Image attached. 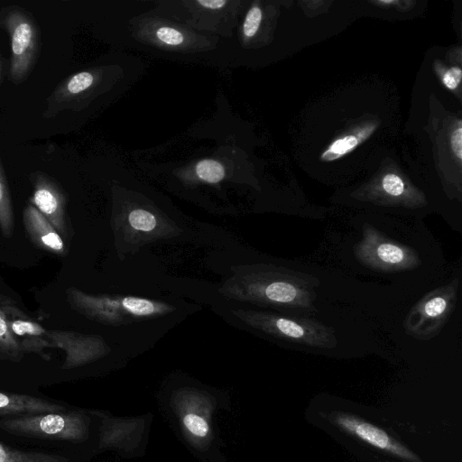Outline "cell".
<instances>
[{
    "instance_id": "1",
    "label": "cell",
    "mask_w": 462,
    "mask_h": 462,
    "mask_svg": "<svg viewBox=\"0 0 462 462\" xmlns=\"http://www.w3.org/2000/svg\"><path fill=\"white\" fill-rule=\"evenodd\" d=\"M232 270L219 289L227 300L294 310L299 317L315 310L316 295L303 273L267 264L239 265Z\"/></svg>"
},
{
    "instance_id": "2",
    "label": "cell",
    "mask_w": 462,
    "mask_h": 462,
    "mask_svg": "<svg viewBox=\"0 0 462 462\" xmlns=\"http://www.w3.org/2000/svg\"><path fill=\"white\" fill-rule=\"evenodd\" d=\"M67 299L73 310L106 325H124L165 316L173 305L152 299L110 294H89L70 287Z\"/></svg>"
},
{
    "instance_id": "3",
    "label": "cell",
    "mask_w": 462,
    "mask_h": 462,
    "mask_svg": "<svg viewBox=\"0 0 462 462\" xmlns=\"http://www.w3.org/2000/svg\"><path fill=\"white\" fill-rule=\"evenodd\" d=\"M233 314L247 327L289 343L318 348H332L337 344L331 328L305 317L244 309Z\"/></svg>"
},
{
    "instance_id": "4",
    "label": "cell",
    "mask_w": 462,
    "mask_h": 462,
    "mask_svg": "<svg viewBox=\"0 0 462 462\" xmlns=\"http://www.w3.org/2000/svg\"><path fill=\"white\" fill-rule=\"evenodd\" d=\"M0 429L25 437L80 441L88 436V420L77 411H61L1 419Z\"/></svg>"
},
{
    "instance_id": "5",
    "label": "cell",
    "mask_w": 462,
    "mask_h": 462,
    "mask_svg": "<svg viewBox=\"0 0 462 462\" xmlns=\"http://www.w3.org/2000/svg\"><path fill=\"white\" fill-rule=\"evenodd\" d=\"M354 255L367 268L384 273L411 271L420 263L413 248L372 227L364 229L354 245Z\"/></svg>"
},
{
    "instance_id": "6",
    "label": "cell",
    "mask_w": 462,
    "mask_h": 462,
    "mask_svg": "<svg viewBox=\"0 0 462 462\" xmlns=\"http://www.w3.org/2000/svg\"><path fill=\"white\" fill-rule=\"evenodd\" d=\"M1 22L10 38V80L20 84L27 79L37 60L41 43L39 27L30 14L17 6L5 9Z\"/></svg>"
},
{
    "instance_id": "7",
    "label": "cell",
    "mask_w": 462,
    "mask_h": 462,
    "mask_svg": "<svg viewBox=\"0 0 462 462\" xmlns=\"http://www.w3.org/2000/svg\"><path fill=\"white\" fill-rule=\"evenodd\" d=\"M458 286V279H453L417 301L404 319L405 333L420 340L438 336L456 308Z\"/></svg>"
},
{
    "instance_id": "8",
    "label": "cell",
    "mask_w": 462,
    "mask_h": 462,
    "mask_svg": "<svg viewBox=\"0 0 462 462\" xmlns=\"http://www.w3.org/2000/svg\"><path fill=\"white\" fill-rule=\"evenodd\" d=\"M343 431L386 453L409 462H421L420 458L381 428L349 413L334 411L328 418Z\"/></svg>"
},
{
    "instance_id": "9",
    "label": "cell",
    "mask_w": 462,
    "mask_h": 462,
    "mask_svg": "<svg viewBox=\"0 0 462 462\" xmlns=\"http://www.w3.org/2000/svg\"><path fill=\"white\" fill-rule=\"evenodd\" d=\"M100 73L96 69H87L72 74L62 81L46 99L44 118H52L63 111L80 109L99 83Z\"/></svg>"
},
{
    "instance_id": "10",
    "label": "cell",
    "mask_w": 462,
    "mask_h": 462,
    "mask_svg": "<svg viewBox=\"0 0 462 462\" xmlns=\"http://www.w3.org/2000/svg\"><path fill=\"white\" fill-rule=\"evenodd\" d=\"M51 347L62 349L65 360L62 369H71L92 362L109 352L102 337L73 331L47 330Z\"/></svg>"
},
{
    "instance_id": "11",
    "label": "cell",
    "mask_w": 462,
    "mask_h": 462,
    "mask_svg": "<svg viewBox=\"0 0 462 462\" xmlns=\"http://www.w3.org/2000/svg\"><path fill=\"white\" fill-rule=\"evenodd\" d=\"M31 202L61 236L67 234L66 198L58 183L42 172L31 175Z\"/></svg>"
},
{
    "instance_id": "12",
    "label": "cell",
    "mask_w": 462,
    "mask_h": 462,
    "mask_svg": "<svg viewBox=\"0 0 462 462\" xmlns=\"http://www.w3.org/2000/svg\"><path fill=\"white\" fill-rule=\"evenodd\" d=\"M128 241L147 242L176 235V228L159 215L148 208L134 207L124 213L117 224Z\"/></svg>"
},
{
    "instance_id": "13",
    "label": "cell",
    "mask_w": 462,
    "mask_h": 462,
    "mask_svg": "<svg viewBox=\"0 0 462 462\" xmlns=\"http://www.w3.org/2000/svg\"><path fill=\"white\" fill-rule=\"evenodd\" d=\"M8 316L10 330L20 344L23 353L33 352L45 357L44 350L51 348L47 329L20 311L14 306L4 307Z\"/></svg>"
},
{
    "instance_id": "14",
    "label": "cell",
    "mask_w": 462,
    "mask_h": 462,
    "mask_svg": "<svg viewBox=\"0 0 462 462\" xmlns=\"http://www.w3.org/2000/svg\"><path fill=\"white\" fill-rule=\"evenodd\" d=\"M25 229L33 243L40 248L64 254V241L53 226L32 204H28L23 213Z\"/></svg>"
},
{
    "instance_id": "15",
    "label": "cell",
    "mask_w": 462,
    "mask_h": 462,
    "mask_svg": "<svg viewBox=\"0 0 462 462\" xmlns=\"http://www.w3.org/2000/svg\"><path fill=\"white\" fill-rule=\"evenodd\" d=\"M65 411L64 406L28 394L0 392V415H31Z\"/></svg>"
},
{
    "instance_id": "16",
    "label": "cell",
    "mask_w": 462,
    "mask_h": 462,
    "mask_svg": "<svg viewBox=\"0 0 462 462\" xmlns=\"http://www.w3.org/2000/svg\"><path fill=\"white\" fill-rule=\"evenodd\" d=\"M23 354L20 344L10 330L8 316L2 307L0 308V358L20 361Z\"/></svg>"
},
{
    "instance_id": "17",
    "label": "cell",
    "mask_w": 462,
    "mask_h": 462,
    "mask_svg": "<svg viewBox=\"0 0 462 462\" xmlns=\"http://www.w3.org/2000/svg\"><path fill=\"white\" fill-rule=\"evenodd\" d=\"M0 462H68V458L42 452L22 451L0 443Z\"/></svg>"
},
{
    "instance_id": "18",
    "label": "cell",
    "mask_w": 462,
    "mask_h": 462,
    "mask_svg": "<svg viewBox=\"0 0 462 462\" xmlns=\"http://www.w3.org/2000/svg\"><path fill=\"white\" fill-rule=\"evenodd\" d=\"M14 212L5 171L0 160V229L5 237L11 236Z\"/></svg>"
},
{
    "instance_id": "19",
    "label": "cell",
    "mask_w": 462,
    "mask_h": 462,
    "mask_svg": "<svg viewBox=\"0 0 462 462\" xmlns=\"http://www.w3.org/2000/svg\"><path fill=\"white\" fill-rule=\"evenodd\" d=\"M195 173L200 180L210 184L220 182L226 175L224 166L211 159L199 162L195 167Z\"/></svg>"
},
{
    "instance_id": "20",
    "label": "cell",
    "mask_w": 462,
    "mask_h": 462,
    "mask_svg": "<svg viewBox=\"0 0 462 462\" xmlns=\"http://www.w3.org/2000/svg\"><path fill=\"white\" fill-rule=\"evenodd\" d=\"M361 141L355 135H347L333 142L321 154L320 160L330 162L352 152Z\"/></svg>"
},
{
    "instance_id": "21",
    "label": "cell",
    "mask_w": 462,
    "mask_h": 462,
    "mask_svg": "<svg viewBox=\"0 0 462 462\" xmlns=\"http://www.w3.org/2000/svg\"><path fill=\"white\" fill-rule=\"evenodd\" d=\"M182 420L186 430L196 438H205L209 432L207 421L197 414L187 413Z\"/></svg>"
},
{
    "instance_id": "22",
    "label": "cell",
    "mask_w": 462,
    "mask_h": 462,
    "mask_svg": "<svg viewBox=\"0 0 462 462\" xmlns=\"http://www.w3.org/2000/svg\"><path fill=\"white\" fill-rule=\"evenodd\" d=\"M156 39L169 46H178L184 42L185 35L180 30L171 26H160L155 31Z\"/></svg>"
},
{
    "instance_id": "23",
    "label": "cell",
    "mask_w": 462,
    "mask_h": 462,
    "mask_svg": "<svg viewBox=\"0 0 462 462\" xmlns=\"http://www.w3.org/2000/svg\"><path fill=\"white\" fill-rule=\"evenodd\" d=\"M382 189L390 198H402L404 194L405 188L402 180L396 174H386L382 180Z\"/></svg>"
},
{
    "instance_id": "24",
    "label": "cell",
    "mask_w": 462,
    "mask_h": 462,
    "mask_svg": "<svg viewBox=\"0 0 462 462\" xmlns=\"http://www.w3.org/2000/svg\"><path fill=\"white\" fill-rule=\"evenodd\" d=\"M262 11L258 6H253L247 12L244 23L243 34L246 38H252L255 35L262 21Z\"/></svg>"
},
{
    "instance_id": "25",
    "label": "cell",
    "mask_w": 462,
    "mask_h": 462,
    "mask_svg": "<svg viewBox=\"0 0 462 462\" xmlns=\"http://www.w3.org/2000/svg\"><path fill=\"white\" fill-rule=\"evenodd\" d=\"M462 71L458 67H452L443 75L442 80L444 85L449 89H455L460 83Z\"/></svg>"
},
{
    "instance_id": "26",
    "label": "cell",
    "mask_w": 462,
    "mask_h": 462,
    "mask_svg": "<svg viewBox=\"0 0 462 462\" xmlns=\"http://www.w3.org/2000/svg\"><path fill=\"white\" fill-rule=\"evenodd\" d=\"M451 149L455 156L458 159H462V128L458 127L452 133L450 138Z\"/></svg>"
},
{
    "instance_id": "27",
    "label": "cell",
    "mask_w": 462,
    "mask_h": 462,
    "mask_svg": "<svg viewBox=\"0 0 462 462\" xmlns=\"http://www.w3.org/2000/svg\"><path fill=\"white\" fill-rule=\"evenodd\" d=\"M5 306H14V301L12 299L0 294V308Z\"/></svg>"
},
{
    "instance_id": "28",
    "label": "cell",
    "mask_w": 462,
    "mask_h": 462,
    "mask_svg": "<svg viewBox=\"0 0 462 462\" xmlns=\"http://www.w3.org/2000/svg\"><path fill=\"white\" fill-rule=\"evenodd\" d=\"M2 72H3V58H2V55L0 54V81L2 79Z\"/></svg>"
},
{
    "instance_id": "29",
    "label": "cell",
    "mask_w": 462,
    "mask_h": 462,
    "mask_svg": "<svg viewBox=\"0 0 462 462\" xmlns=\"http://www.w3.org/2000/svg\"><path fill=\"white\" fill-rule=\"evenodd\" d=\"M0 54H1V52H0Z\"/></svg>"
}]
</instances>
